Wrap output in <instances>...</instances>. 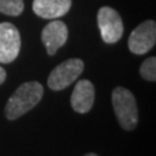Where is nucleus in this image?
Masks as SVG:
<instances>
[{
  "label": "nucleus",
  "mask_w": 156,
  "mask_h": 156,
  "mask_svg": "<svg viewBox=\"0 0 156 156\" xmlns=\"http://www.w3.org/2000/svg\"><path fill=\"white\" fill-rule=\"evenodd\" d=\"M97 24L101 37L108 44L117 43L124 33L123 20L116 9L109 6L101 7L97 13Z\"/></svg>",
  "instance_id": "20e7f679"
},
{
  "label": "nucleus",
  "mask_w": 156,
  "mask_h": 156,
  "mask_svg": "<svg viewBox=\"0 0 156 156\" xmlns=\"http://www.w3.org/2000/svg\"><path fill=\"white\" fill-rule=\"evenodd\" d=\"M41 37L48 55L53 56L66 43L68 38V28L60 20H52L44 27Z\"/></svg>",
  "instance_id": "0eeeda50"
},
{
  "label": "nucleus",
  "mask_w": 156,
  "mask_h": 156,
  "mask_svg": "<svg viewBox=\"0 0 156 156\" xmlns=\"http://www.w3.org/2000/svg\"><path fill=\"white\" fill-rule=\"evenodd\" d=\"M72 0H34L33 11L42 19H59L68 13Z\"/></svg>",
  "instance_id": "1a4fd4ad"
},
{
  "label": "nucleus",
  "mask_w": 156,
  "mask_h": 156,
  "mask_svg": "<svg viewBox=\"0 0 156 156\" xmlns=\"http://www.w3.org/2000/svg\"><path fill=\"white\" fill-rule=\"evenodd\" d=\"M21 49V36L9 22L0 23V62L9 64L17 58Z\"/></svg>",
  "instance_id": "39448f33"
},
{
  "label": "nucleus",
  "mask_w": 156,
  "mask_h": 156,
  "mask_svg": "<svg viewBox=\"0 0 156 156\" xmlns=\"http://www.w3.org/2000/svg\"><path fill=\"white\" fill-rule=\"evenodd\" d=\"M83 156H98L97 154H95V153H89V154H86Z\"/></svg>",
  "instance_id": "ddd939ff"
},
{
  "label": "nucleus",
  "mask_w": 156,
  "mask_h": 156,
  "mask_svg": "<svg viewBox=\"0 0 156 156\" xmlns=\"http://www.w3.org/2000/svg\"><path fill=\"white\" fill-rule=\"evenodd\" d=\"M140 75L147 81H156V58H147L140 66Z\"/></svg>",
  "instance_id": "9b49d317"
},
{
  "label": "nucleus",
  "mask_w": 156,
  "mask_h": 156,
  "mask_svg": "<svg viewBox=\"0 0 156 156\" xmlns=\"http://www.w3.org/2000/svg\"><path fill=\"white\" fill-rule=\"evenodd\" d=\"M84 64L79 58L65 60L52 69L48 79V86L52 90H62L76 80L83 72Z\"/></svg>",
  "instance_id": "7ed1b4c3"
},
{
  "label": "nucleus",
  "mask_w": 156,
  "mask_h": 156,
  "mask_svg": "<svg viewBox=\"0 0 156 156\" xmlns=\"http://www.w3.org/2000/svg\"><path fill=\"white\" fill-rule=\"evenodd\" d=\"M95 88L89 80H80L75 84L71 96L73 110L78 113H87L94 105Z\"/></svg>",
  "instance_id": "6e6552de"
},
{
  "label": "nucleus",
  "mask_w": 156,
  "mask_h": 156,
  "mask_svg": "<svg viewBox=\"0 0 156 156\" xmlns=\"http://www.w3.org/2000/svg\"><path fill=\"white\" fill-rule=\"evenodd\" d=\"M43 93V86L37 81L22 83L7 101L5 106V115L7 119L14 120L30 111L41 102Z\"/></svg>",
  "instance_id": "f257e3e1"
},
{
  "label": "nucleus",
  "mask_w": 156,
  "mask_h": 156,
  "mask_svg": "<svg viewBox=\"0 0 156 156\" xmlns=\"http://www.w3.org/2000/svg\"><path fill=\"white\" fill-rule=\"evenodd\" d=\"M112 106L118 123L125 131H133L138 125V106L133 94L124 87H117L112 91Z\"/></svg>",
  "instance_id": "f03ea898"
},
{
  "label": "nucleus",
  "mask_w": 156,
  "mask_h": 156,
  "mask_svg": "<svg viewBox=\"0 0 156 156\" xmlns=\"http://www.w3.org/2000/svg\"><path fill=\"white\" fill-rule=\"evenodd\" d=\"M156 42V23L147 20L139 24L129 35L128 49L134 55H145L151 51Z\"/></svg>",
  "instance_id": "423d86ee"
},
{
  "label": "nucleus",
  "mask_w": 156,
  "mask_h": 156,
  "mask_svg": "<svg viewBox=\"0 0 156 156\" xmlns=\"http://www.w3.org/2000/svg\"><path fill=\"white\" fill-rule=\"evenodd\" d=\"M6 80V71L4 69V67L0 66V84H2Z\"/></svg>",
  "instance_id": "f8f14e48"
},
{
  "label": "nucleus",
  "mask_w": 156,
  "mask_h": 156,
  "mask_svg": "<svg viewBox=\"0 0 156 156\" xmlns=\"http://www.w3.org/2000/svg\"><path fill=\"white\" fill-rule=\"evenodd\" d=\"M24 9L23 0H0V13L8 16H19Z\"/></svg>",
  "instance_id": "9d476101"
}]
</instances>
